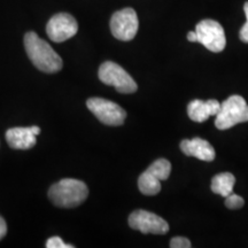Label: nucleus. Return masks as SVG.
<instances>
[{"label":"nucleus","mask_w":248,"mask_h":248,"mask_svg":"<svg viewBox=\"0 0 248 248\" xmlns=\"http://www.w3.org/2000/svg\"><path fill=\"white\" fill-rule=\"evenodd\" d=\"M24 47L28 57L37 69L47 74L58 73L62 69L63 61L60 55L33 31H29L24 36Z\"/></svg>","instance_id":"f257e3e1"},{"label":"nucleus","mask_w":248,"mask_h":248,"mask_svg":"<svg viewBox=\"0 0 248 248\" xmlns=\"http://www.w3.org/2000/svg\"><path fill=\"white\" fill-rule=\"evenodd\" d=\"M89 195V188L84 182L64 178L55 183L48 190V198L60 208H75L82 204Z\"/></svg>","instance_id":"f03ea898"},{"label":"nucleus","mask_w":248,"mask_h":248,"mask_svg":"<svg viewBox=\"0 0 248 248\" xmlns=\"http://www.w3.org/2000/svg\"><path fill=\"white\" fill-rule=\"evenodd\" d=\"M244 122H248V104L241 95H231L222 102L215 120L217 129L228 130Z\"/></svg>","instance_id":"7ed1b4c3"},{"label":"nucleus","mask_w":248,"mask_h":248,"mask_svg":"<svg viewBox=\"0 0 248 248\" xmlns=\"http://www.w3.org/2000/svg\"><path fill=\"white\" fill-rule=\"evenodd\" d=\"M98 75L104 84L114 86L120 93L129 94L136 92L138 89L135 79L122 67L113 61L104 62L99 68Z\"/></svg>","instance_id":"20e7f679"},{"label":"nucleus","mask_w":248,"mask_h":248,"mask_svg":"<svg viewBox=\"0 0 248 248\" xmlns=\"http://www.w3.org/2000/svg\"><path fill=\"white\" fill-rule=\"evenodd\" d=\"M86 106L93 115L106 125H122L126 119V111L115 102L107 99L90 98L86 101Z\"/></svg>","instance_id":"39448f33"},{"label":"nucleus","mask_w":248,"mask_h":248,"mask_svg":"<svg viewBox=\"0 0 248 248\" xmlns=\"http://www.w3.org/2000/svg\"><path fill=\"white\" fill-rule=\"evenodd\" d=\"M198 43L214 53H219L225 48L226 38L223 27L217 21L202 20L195 27Z\"/></svg>","instance_id":"423d86ee"},{"label":"nucleus","mask_w":248,"mask_h":248,"mask_svg":"<svg viewBox=\"0 0 248 248\" xmlns=\"http://www.w3.org/2000/svg\"><path fill=\"white\" fill-rule=\"evenodd\" d=\"M139 21L137 13L132 8H123L113 14L110 18V31L116 39L129 42L138 32Z\"/></svg>","instance_id":"0eeeda50"},{"label":"nucleus","mask_w":248,"mask_h":248,"mask_svg":"<svg viewBox=\"0 0 248 248\" xmlns=\"http://www.w3.org/2000/svg\"><path fill=\"white\" fill-rule=\"evenodd\" d=\"M129 225L133 230L145 234H166L169 231V224L162 217L142 209L135 210L129 216Z\"/></svg>","instance_id":"6e6552de"},{"label":"nucleus","mask_w":248,"mask_h":248,"mask_svg":"<svg viewBox=\"0 0 248 248\" xmlns=\"http://www.w3.org/2000/svg\"><path fill=\"white\" fill-rule=\"evenodd\" d=\"M78 31V23L73 15L68 13H59L49 18L46 32L49 39L55 43H62L70 39Z\"/></svg>","instance_id":"1a4fd4ad"},{"label":"nucleus","mask_w":248,"mask_h":248,"mask_svg":"<svg viewBox=\"0 0 248 248\" xmlns=\"http://www.w3.org/2000/svg\"><path fill=\"white\" fill-rule=\"evenodd\" d=\"M40 133L39 126L12 128L6 132V140L14 150H30L36 145V137Z\"/></svg>","instance_id":"9d476101"},{"label":"nucleus","mask_w":248,"mask_h":248,"mask_svg":"<svg viewBox=\"0 0 248 248\" xmlns=\"http://www.w3.org/2000/svg\"><path fill=\"white\" fill-rule=\"evenodd\" d=\"M181 150L187 156L197 157L201 161L209 162L215 159V150L210 145V142L199 137L182 140Z\"/></svg>","instance_id":"9b49d317"},{"label":"nucleus","mask_w":248,"mask_h":248,"mask_svg":"<svg viewBox=\"0 0 248 248\" xmlns=\"http://www.w3.org/2000/svg\"><path fill=\"white\" fill-rule=\"evenodd\" d=\"M219 108H221V104L216 99H210L207 101L195 99L188 104L187 114L193 122L202 123L210 116H216Z\"/></svg>","instance_id":"f8f14e48"},{"label":"nucleus","mask_w":248,"mask_h":248,"mask_svg":"<svg viewBox=\"0 0 248 248\" xmlns=\"http://www.w3.org/2000/svg\"><path fill=\"white\" fill-rule=\"evenodd\" d=\"M234 183L235 177L231 172L218 173L212 179V191L215 194H219L225 198L229 194L233 193Z\"/></svg>","instance_id":"ddd939ff"},{"label":"nucleus","mask_w":248,"mask_h":248,"mask_svg":"<svg viewBox=\"0 0 248 248\" xmlns=\"http://www.w3.org/2000/svg\"><path fill=\"white\" fill-rule=\"evenodd\" d=\"M138 187L142 194L156 195L161 191V181L155 177L153 173H151L148 170H145L139 176Z\"/></svg>","instance_id":"4468645a"},{"label":"nucleus","mask_w":248,"mask_h":248,"mask_svg":"<svg viewBox=\"0 0 248 248\" xmlns=\"http://www.w3.org/2000/svg\"><path fill=\"white\" fill-rule=\"evenodd\" d=\"M148 171L153 173L156 178H159L160 181H166L169 178L170 172H171V164L168 160L166 159H159L154 161L147 168Z\"/></svg>","instance_id":"2eb2a0df"},{"label":"nucleus","mask_w":248,"mask_h":248,"mask_svg":"<svg viewBox=\"0 0 248 248\" xmlns=\"http://www.w3.org/2000/svg\"><path fill=\"white\" fill-rule=\"evenodd\" d=\"M245 204V201L240 195H237L234 193L229 194L228 197H225V206L229 209H240Z\"/></svg>","instance_id":"dca6fc26"},{"label":"nucleus","mask_w":248,"mask_h":248,"mask_svg":"<svg viewBox=\"0 0 248 248\" xmlns=\"http://www.w3.org/2000/svg\"><path fill=\"white\" fill-rule=\"evenodd\" d=\"M47 248H74L73 245H66L60 237H52L46 241Z\"/></svg>","instance_id":"f3484780"},{"label":"nucleus","mask_w":248,"mask_h":248,"mask_svg":"<svg viewBox=\"0 0 248 248\" xmlns=\"http://www.w3.org/2000/svg\"><path fill=\"white\" fill-rule=\"evenodd\" d=\"M191 246V241L184 237H175L170 241L171 248H190Z\"/></svg>","instance_id":"a211bd4d"},{"label":"nucleus","mask_w":248,"mask_h":248,"mask_svg":"<svg viewBox=\"0 0 248 248\" xmlns=\"http://www.w3.org/2000/svg\"><path fill=\"white\" fill-rule=\"evenodd\" d=\"M244 11L245 15H246V23L241 27V29L239 31V38L241 39V42L247 43L248 44V1L245 2Z\"/></svg>","instance_id":"6ab92c4d"},{"label":"nucleus","mask_w":248,"mask_h":248,"mask_svg":"<svg viewBox=\"0 0 248 248\" xmlns=\"http://www.w3.org/2000/svg\"><path fill=\"white\" fill-rule=\"evenodd\" d=\"M7 233V224H6L5 219L0 216V240L5 237Z\"/></svg>","instance_id":"aec40b11"},{"label":"nucleus","mask_w":248,"mask_h":248,"mask_svg":"<svg viewBox=\"0 0 248 248\" xmlns=\"http://www.w3.org/2000/svg\"><path fill=\"white\" fill-rule=\"evenodd\" d=\"M187 40L192 43H198L197 32H195V31H190V32L187 33Z\"/></svg>","instance_id":"412c9836"}]
</instances>
